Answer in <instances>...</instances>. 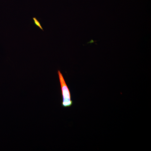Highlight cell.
<instances>
[{
	"label": "cell",
	"instance_id": "7a4b0ae2",
	"mask_svg": "<svg viewBox=\"0 0 151 151\" xmlns=\"http://www.w3.org/2000/svg\"><path fill=\"white\" fill-rule=\"evenodd\" d=\"M33 20L34 21V23L38 27H39L41 29L43 30V28H42V26H41V24L39 22V21L37 19L36 17H33Z\"/></svg>",
	"mask_w": 151,
	"mask_h": 151
},
{
	"label": "cell",
	"instance_id": "6da1fadb",
	"mask_svg": "<svg viewBox=\"0 0 151 151\" xmlns=\"http://www.w3.org/2000/svg\"><path fill=\"white\" fill-rule=\"evenodd\" d=\"M58 74L59 77L61 89V95L62 97L61 106L64 108H70L73 105V101L71 99L70 90L60 70H58Z\"/></svg>",
	"mask_w": 151,
	"mask_h": 151
}]
</instances>
